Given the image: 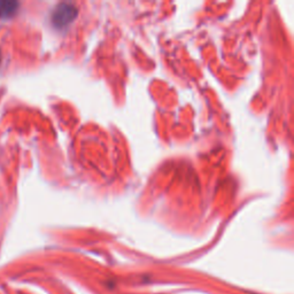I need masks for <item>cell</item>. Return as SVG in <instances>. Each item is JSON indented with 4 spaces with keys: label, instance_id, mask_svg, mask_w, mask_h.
I'll list each match as a JSON object with an SVG mask.
<instances>
[{
    "label": "cell",
    "instance_id": "cell-1",
    "mask_svg": "<svg viewBox=\"0 0 294 294\" xmlns=\"http://www.w3.org/2000/svg\"><path fill=\"white\" fill-rule=\"evenodd\" d=\"M76 8L73 5L62 4L57 8L56 13H54L53 21L58 27L66 26L73 21L75 16H76Z\"/></svg>",
    "mask_w": 294,
    "mask_h": 294
},
{
    "label": "cell",
    "instance_id": "cell-2",
    "mask_svg": "<svg viewBox=\"0 0 294 294\" xmlns=\"http://www.w3.org/2000/svg\"><path fill=\"white\" fill-rule=\"evenodd\" d=\"M11 4V2H0V14H7L8 12H13V9L14 7L12 8H7V6Z\"/></svg>",
    "mask_w": 294,
    "mask_h": 294
}]
</instances>
